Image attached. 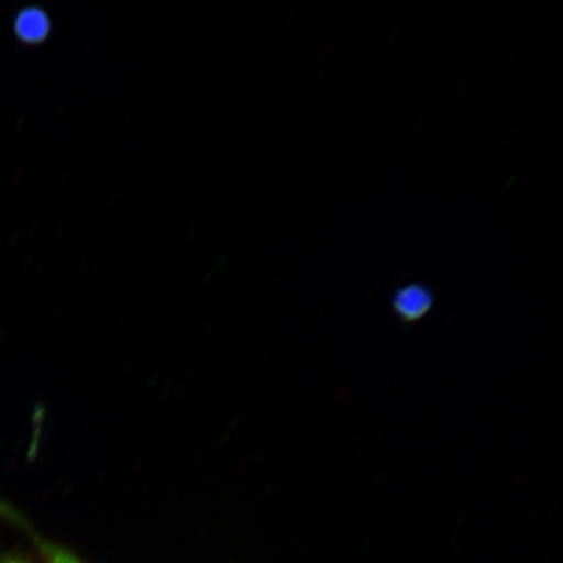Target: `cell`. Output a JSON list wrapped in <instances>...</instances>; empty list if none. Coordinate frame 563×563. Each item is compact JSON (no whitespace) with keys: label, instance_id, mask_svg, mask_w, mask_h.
Instances as JSON below:
<instances>
[{"label":"cell","instance_id":"obj_3","mask_svg":"<svg viewBox=\"0 0 563 563\" xmlns=\"http://www.w3.org/2000/svg\"><path fill=\"white\" fill-rule=\"evenodd\" d=\"M13 33L21 44L40 45L52 33V20L40 7H26L13 19Z\"/></svg>","mask_w":563,"mask_h":563},{"label":"cell","instance_id":"obj_4","mask_svg":"<svg viewBox=\"0 0 563 563\" xmlns=\"http://www.w3.org/2000/svg\"><path fill=\"white\" fill-rule=\"evenodd\" d=\"M0 563H33L23 554L18 553H3L0 554Z\"/></svg>","mask_w":563,"mask_h":563},{"label":"cell","instance_id":"obj_2","mask_svg":"<svg viewBox=\"0 0 563 563\" xmlns=\"http://www.w3.org/2000/svg\"><path fill=\"white\" fill-rule=\"evenodd\" d=\"M0 518L23 531L30 538L35 549H37L41 559L45 563H87L79 554L70 551L69 548L56 544L54 541L42 537L23 514H20L19 510L13 509L11 505L3 501H0Z\"/></svg>","mask_w":563,"mask_h":563},{"label":"cell","instance_id":"obj_1","mask_svg":"<svg viewBox=\"0 0 563 563\" xmlns=\"http://www.w3.org/2000/svg\"><path fill=\"white\" fill-rule=\"evenodd\" d=\"M390 312L405 328L417 327L438 306V295L427 282L411 280L397 286L389 298Z\"/></svg>","mask_w":563,"mask_h":563}]
</instances>
